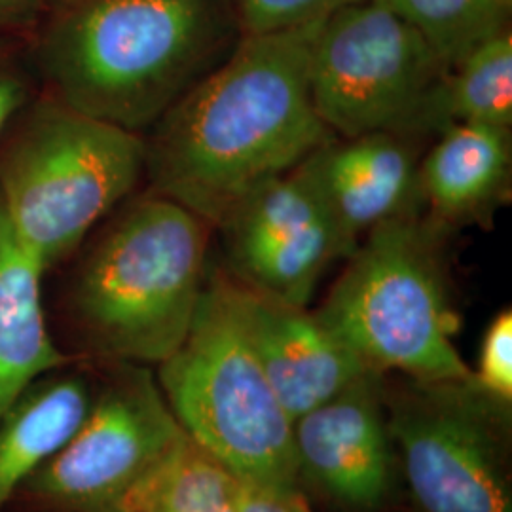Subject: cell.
<instances>
[{
    "mask_svg": "<svg viewBox=\"0 0 512 512\" xmlns=\"http://www.w3.org/2000/svg\"><path fill=\"white\" fill-rule=\"evenodd\" d=\"M300 492H279L239 480V512H294V499Z\"/></svg>",
    "mask_w": 512,
    "mask_h": 512,
    "instance_id": "cell-24",
    "label": "cell"
},
{
    "mask_svg": "<svg viewBox=\"0 0 512 512\" xmlns=\"http://www.w3.org/2000/svg\"><path fill=\"white\" fill-rule=\"evenodd\" d=\"M243 35L274 33L329 18L361 0H234Z\"/></svg>",
    "mask_w": 512,
    "mask_h": 512,
    "instance_id": "cell-20",
    "label": "cell"
},
{
    "mask_svg": "<svg viewBox=\"0 0 512 512\" xmlns=\"http://www.w3.org/2000/svg\"><path fill=\"white\" fill-rule=\"evenodd\" d=\"M476 382L497 399L512 403V313L501 311L484 334Z\"/></svg>",
    "mask_w": 512,
    "mask_h": 512,
    "instance_id": "cell-21",
    "label": "cell"
},
{
    "mask_svg": "<svg viewBox=\"0 0 512 512\" xmlns=\"http://www.w3.org/2000/svg\"><path fill=\"white\" fill-rule=\"evenodd\" d=\"M241 37L234 0H52L25 52L40 92L147 135Z\"/></svg>",
    "mask_w": 512,
    "mask_h": 512,
    "instance_id": "cell-2",
    "label": "cell"
},
{
    "mask_svg": "<svg viewBox=\"0 0 512 512\" xmlns=\"http://www.w3.org/2000/svg\"><path fill=\"white\" fill-rule=\"evenodd\" d=\"M389 437L423 512H512L511 403L465 380H412L387 399Z\"/></svg>",
    "mask_w": 512,
    "mask_h": 512,
    "instance_id": "cell-8",
    "label": "cell"
},
{
    "mask_svg": "<svg viewBox=\"0 0 512 512\" xmlns=\"http://www.w3.org/2000/svg\"><path fill=\"white\" fill-rule=\"evenodd\" d=\"M321 23L243 35L145 135L147 190L217 230L262 184L330 141L310 93L311 46Z\"/></svg>",
    "mask_w": 512,
    "mask_h": 512,
    "instance_id": "cell-1",
    "label": "cell"
},
{
    "mask_svg": "<svg viewBox=\"0 0 512 512\" xmlns=\"http://www.w3.org/2000/svg\"><path fill=\"white\" fill-rule=\"evenodd\" d=\"M184 439L158 378L120 363L73 437L23 486L57 512H128Z\"/></svg>",
    "mask_w": 512,
    "mask_h": 512,
    "instance_id": "cell-9",
    "label": "cell"
},
{
    "mask_svg": "<svg viewBox=\"0 0 512 512\" xmlns=\"http://www.w3.org/2000/svg\"><path fill=\"white\" fill-rule=\"evenodd\" d=\"M78 376L40 378L0 418V512L73 437L90 406Z\"/></svg>",
    "mask_w": 512,
    "mask_h": 512,
    "instance_id": "cell-16",
    "label": "cell"
},
{
    "mask_svg": "<svg viewBox=\"0 0 512 512\" xmlns=\"http://www.w3.org/2000/svg\"><path fill=\"white\" fill-rule=\"evenodd\" d=\"M353 253L370 230L418 213L423 202L414 139L393 131L332 137L302 162Z\"/></svg>",
    "mask_w": 512,
    "mask_h": 512,
    "instance_id": "cell-12",
    "label": "cell"
},
{
    "mask_svg": "<svg viewBox=\"0 0 512 512\" xmlns=\"http://www.w3.org/2000/svg\"><path fill=\"white\" fill-rule=\"evenodd\" d=\"M452 124L511 129V31L484 42L446 74L437 99L439 135Z\"/></svg>",
    "mask_w": 512,
    "mask_h": 512,
    "instance_id": "cell-17",
    "label": "cell"
},
{
    "mask_svg": "<svg viewBox=\"0 0 512 512\" xmlns=\"http://www.w3.org/2000/svg\"><path fill=\"white\" fill-rule=\"evenodd\" d=\"M44 274L0 211V418L31 385L67 363L46 323Z\"/></svg>",
    "mask_w": 512,
    "mask_h": 512,
    "instance_id": "cell-15",
    "label": "cell"
},
{
    "mask_svg": "<svg viewBox=\"0 0 512 512\" xmlns=\"http://www.w3.org/2000/svg\"><path fill=\"white\" fill-rule=\"evenodd\" d=\"M444 228L418 213L387 220L366 234L315 315L363 363L384 376L465 380L473 370L454 336L440 255Z\"/></svg>",
    "mask_w": 512,
    "mask_h": 512,
    "instance_id": "cell-6",
    "label": "cell"
},
{
    "mask_svg": "<svg viewBox=\"0 0 512 512\" xmlns=\"http://www.w3.org/2000/svg\"><path fill=\"white\" fill-rule=\"evenodd\" d=\"M241 302L260 363L291 420L372 372L315 311L279 302L243 285Z\"/></svg>",
    "mask_w": 512,
    "mask_h": 512,
    "instance_id": "cell-13",
    "label": "cell"
},
{
    "mask_svg": "<svg viewBox=\"0 0 512 512\" xmlns=\"http://www.w3.org/2000/svg\"><path fill=\"white\" fill-rule=\"evenodd\" d=\"M509 129L452 124L420 162L423 202L440 228L490 219L511 181Z\"/></svg>",
    "mask_w": 512,
    "mask_h": 512,
    "instance_id": "cell-14",
    "label": "cell"
},
{
    "mask_svg": "<svg viewBox=\"0 0 512 512\" xmlns=\"http://www.w3.org/2000/svg\"><path fill=\"white\" fill-rule=\"evenodd\" d=\"M410 27L450 71L478 46L509 31L512 0H376Z\"/></svg>",
    "mask_w": 512,
    "mask_h": 512,
    "instance_id": "cell-18",
    "label": "cell"
},
{
    "mask_svg": "<svg viewBox=\"0 0 512 512\" xmlns=\"http://www.w3.org/2000/svg\"><path fill=\"white\" fill-rule=\"evenodd\" d=\"M366 372L329 401L294 420L300 480L353 509H376L391 488L393 456L384 385Z\"/></svg>",
    "mask_w": 512,
    "mask_h": 512,
    "instance_id": "cell-11",
    "label": "cell"
},
{
    "mask_svg": "<svg viewBox=\"0 0 512 512\" xmlns=\"http://www.w3.org/2000/svg\"><path fill=\"white\" fill-rule=\"evenodd\" d=\"M213 232L207 220L165 196H129L74 279V317L92 348L145 366L173 355L202 298Z\"/></svg>",
    "mask_w": 512,
    "mask_h": 512,
    "instance_id": "cell-3",
    "label": "cell"
},
{
    "mask_svg": "<svg viewBox=\"0 0 512 512\" xmlns=\"http://www.w3.org/2000/svg\"><path fill=\"white\" fill-rule=\"evenodd\" d=\"M52 0H0V40L25 42Z\"/></svg>",
    "mask_w": 512,
    "mask_h": 512,
    "instance_id": "cell-23",
    "label": "cell"
},
{
    "mask_svg": "<svg viewBox=\"0 0 512 512\" xmlns=\"http://www.w3.org/2000/svg\"><path fill=\"white\" fill-rule=\"evenodd\" d=\"M294 512H313L308 507V503H306V499L302 497V494L296 495V499H294Z\"/></svg>",
    "mask_w": 512,
    "mask_h": 512,
    "instance_id": "cell-25",
    "label": "cell"
},
{
    "mask_svg": "<svg viewBox=\"0 0 512 512\" xmlns=\"http://www.w3.org/2000/svg\"><path fill=\"white\" fill-rule=\"evenodd\" d=\"M217 230L236 281L298 308L330 264L351 255L302 164L262 184Z\"/></svg>",
    "mask_w": 512,
    "mask_h": 512,
    "instance_id": "cell-10",
    "label": "cell"
},
{
    "mask_svg": "<svg viewBox=\"0 0 512 512\" xmlns=\"http://www.w3.org/2000/svg\"><path fill=\"white\" fill-rule=\"evenodd\" d=\"M238 488L236 476L186 437L128 512H239Z\"/></svg>",
    "mask_w": 512,
    "mask_h": 512,
    "instance_id": "cell-19",
    "label": "cell"
},
{
    "mask_svg": "<svg viewBox=\"0 0 512 512\" xmlns=\"http://www.w3.org/2000/svg\"><path fill=\"white\" fill-rule=\"evenodd\" d=\"M158 384L186 437L238 480L298 492L294 421L260 363L232 275H207L183 344L158 365Z\"/></svg>",
    "mask_w": 512,
    "mask_h": 512,
    "instance_id": "cell-4",
    "label": "cell"
},
{
    "mask_svg": "<svg viewBox=\"0 0 512 512\" xmlns=\"http://www.w3.org/2000/svg\"><path fill=\"white\" fill-rule=\"evenodd\" d=\"M145 135L40 92L0 137V211L46 272L145 177Z\"/></svg>",
    "mask_w": 512,
    "mask_h": 512,
    "instance_id": "cell-5",
    "label": "cell"
},
{
    "mask_svg": "<svg viewBox=\"0 0 512 512\" xmlns=\"http://www.w3.org/2000/svg\"><path fill=\"white\" fill-rule=\"evenodd\" d=\"M37 92L25 42L0 40V137Z\"/></svg>",
    "mask_w": 512,
    "mask_h": 512,
    "instance_id": "cell-22",
    "label": "cell"
},
{
    "mask_svg": "<svg viewBox=\"0 0 512 512\" xmlns=\"http://www.w3.org/2000/svg\"><path fill=\"white\" fill-rule=\"evenodd\" d=\"M448 69L420 33L376 0L323 19L310 57L313 109L334 137L439 133L437 99Z\"/></svg>",
    "mask_w": 512,
    "mask_h": 512,
    "instance_id": "cell-7",
    "label": "cell"
}]
</instances>
